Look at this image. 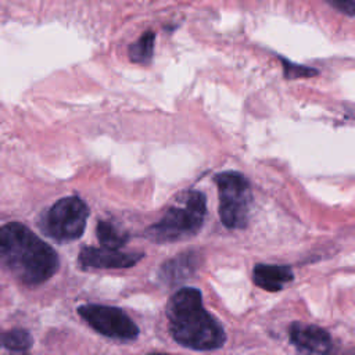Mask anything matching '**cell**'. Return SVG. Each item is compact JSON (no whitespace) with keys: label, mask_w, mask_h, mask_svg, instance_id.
<instances>
[{"label":"cell","mask_w":355,"mask_h":355,"mask_svg":"<svg viewBox=\"0 0 355 355\" xmlns=\"http://www.w3.org/2000/svg\"><path fill=\"white\" fill-rule=\"evenodd\" d=\"M219 193V216L229 229H243L248 223L252 201L248 179L236 171L220 172L214 178Z\"/></svg>","instance_id":"5"},{"label":"cell","mask_w":355,"mask_h":355,"mask_svg":"<svg viewBox=\"0 0 355 355\" xmlns=\"http://www.w3.org/2000/svg\"><path fill=\"white\" fill-rule=\"evenodd\" d=\"M205 214V196L201 191H189L180 205L171 207L158 222L147 229L146 236L158 244L186 240L201 229Z\"/></svg>","instance_id":"3"},{"label":"cell","mask_w":355,"mask_h":355,"mask_svg":"<svg viewBox=\"0 0 355 355\" xmlns=\"http://www.w3.org/2000/svg\"><path fill=\"white\" fill-rule=\"evenodd\" d=\"M80 318L100 334L116 340H135L139 336L136 323L119 308L83 304L78 306Z\"/></svg>","instance_id":"6"},{"label":"cell","mask_w":355,"mask_h":355,"mask_svg":"<svg viewBox=\"0 0 355 355\" xmlns=\"http://www.w3.org/2000/svg\"><path fill=\"white\" fill-rule=\"evenodd\" d=\"M0 257L4 268L25 286H37L47 282L60 268L57 252L18 222L1 227Z\"/></svg>","instance_id":"1"},{"label":"cell","mask_w":355,"mask_h":355,"mask_svg":"<svg viewBox=\"0 0 355 355\" xmlns=\"http://www.w3.org/2000/svg\"><path fill=\"white\" fill-rule=\"evenodd\" d=\"M1 345L10 351H26L32 345V337L24 329H12L3 333Z\"/></svg>","instance_id":"13"},{"label":"cell","mask_w":355,"mask_h":355,"mask_svg":"<svg viewBox=\"0 0 355 355\" xmlns=\"http://www.w3.org/2000/svg\"><path fill=\"white\" fill-rule=\"evenodd\" d=\"M197 263H198V257L196 252H184L165 262L161 268L159 276L164 282L173 284L179 280H183L191 276Z\"/></svg>","instance_id":"10"},{"label":"cell","mask_w":355,"mask_h":355,"mask_svg":"<svg viewBox=\"0 0 355 355\" xmlns=\"http://www.w3.org/2000/svg\"><path fill=\"white\" fill-rule=\"evenodd\" d=\"M169 333L183 347L209 351L220 348L226 341L222 324L205 311L201 291L182 287L166 305Z\"/></svg>","instance_id":"2"},{"label":"cell","mask_w":355,"mask_h":355,"mask_svg":"<svg viewBox=\"0 0 355 355\" xmlns=\"http://www.w3.org/2000/svg\"><path fill=\"white\" fill-rule=\"evenodd\" d=\"M143 257V252H123L105 247H83L78 259L82 268L121 269L136 265Z\"/></svg>","instance_id":"8"},{"label":"cell","mask_w":355,"mask_h":355,"mask_svg":"<svg viewBox=\"0 0 355 355\" xmlns=\"http://www.w3.org/2000/svg\"><path fill=\"white\" fill-rule=\"evenodd\" d=\"M96 234L103 247L112 248V250H119L129 240L128 233L119 230L116 226H114L111 222H107V220H100L97 223Z\"/></svg>","instance_id":"11"},{"label":"cell","mask_w":355,"mask_h":355,"mask_svg":"<svg viewBox=\"0 0 355 355\" xmlns=\"http://www.w3.org/2000/svg\"><path fill=\"white\" fill-rule=\"evenodd\" d=\"M282 65H283V73L287 79H300V78H311L318 75V69L306 67V65H301V64H295L287 58L280 57Z\"/></svg>","instance_id":"14"},{"label":"cell","mask_w":355,"mask_h":355,"mask_svg":"<svg viewBox=\"0 0 355 355\" xmlns=\"http://www.w3.org/2000/svg\"><path fill=\"white\" fill-rule=\"evenodd\" d=\"M334 10L344 15L355 17V0H326Z\"/></svg>","instance_id":"15"},{"label":"cell","mask_w":355,"mask_h":355,"mask_svg":"<svg viewBox=\"0 0 355 355\" xmlns=\"http://www.w3.org/2000/svg\"><path fill=\"white\" fill-rule=\"evenodd\" d=\"M148 355H168V354H148Z\"/></svg>","instance_id":"16"},{"label":"cell","mask_w":355,"mask_h":355,"mask_svg":"<svg viewBox=\"0 0 355 355\" xmlns=\"http://www.w3.org/2000/svg\"><path fill=\"white\" fill-rule=\"evenodd\" d=\"M293 277L294 275L291 268L286 265L258 263L252 269V280L255 286L272 293L280 291L293 280Z\"/></svg>","instance_id":"9"},{"label":"cell","mask_w":355,"mask_h":355,"mask_svg":"<svg viewBox=\"0 0 355 355\" xmlns=\"http://www.w3.org/2000/svg\"><path fill=\"white\" fill-rule=\"evenodd\" d=\"M89 208L78 196L64 197L47 208L40 219L42 233L57 243H68L79 239L86 227Z\"/></svg>","instance_id":"4"},{"label":"cell","mask_w":355,"mask_h":355,"mask_svg":"<svg viewBox=\"0 0 355 355\" xmlns=\"http://www.w3.org/2000/svg\"><path fill=\"white\" fill-rule=\"evenodd\" d=\"M288 333L291 344L301 355H340L331 336L319 326L295 322Z\"/></svg>","instance_id":"7"},{"label":"cell","mask_w":355,"mask_h":355,"mask_svg":"<svg viewBox=\"0 0 355 355\" xmlns=\"http://www.w3.org/2000/svg\"><path fill=\"white\" fill-rule=\"evenodd\" d=\"M155 35L151 31L143 33L136 42H133L128 49V55L130 61L137 64H147L154 54Z\"/></svg>","instance_id":"12"}]
</instances>
